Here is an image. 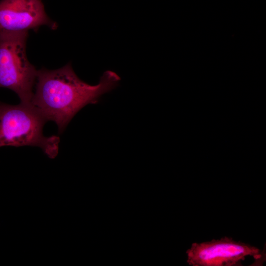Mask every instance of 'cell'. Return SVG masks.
I'll list each match as a JSON object with an SVG mask.
<instances>
[{"mask_svg":"<svg viewBox=\"0 0 266 266\" xmlns=\"http://www.w3.org/2000/svg\"><path fill=\"white\" fill-rule=\"evenodd\" d=\"M46 122L32 104L11 105L0 101V147L35 146L49 158H55L58 154L60 138L44 135Z\"/></svg>","mask_w":266,"mask_h":266,"instance_id":"7a4b0ae2","label":"cell"},{"mask_svg":"<svg viewBox=\"0 0 266 266\" xmlns=\"http://www.w3.org/2000/svg\"><path fill=\"white\" fill-rule=\"evenodd\" d=\"M28 32L0 33V88L17 94L20 102L31 104L37 70L26 54Z\"/></svg>","mask_w":266,"mask_h":266,"instance_id":"3957f363","label":"cell"},{"mask_svg":"<svg viewBox=\"0 0 266 266\" xmlns=\"http://www.w3.org/2000/svg\"><path fill=\"white\" fill-rule=\"evenodd\" d=\"M186 254L187 263L192 266H240L247 256L257 260L262 257L258 248L227 236L193 243Z\"/></svg>","mask_w":266,"mask_h":266,"instance_id":"277c9868","label":"cell"},{"mask_svg":"<svg viewBox=\"0 0 266 266\" xmlns=\"http://www.w3.org/2000/svg\"><path fill=\"white\" fill-rule=\"evenodd\" d=\"M42 26L53 30L58 27L41 0H0V33L37 31Z\"/></svg>","mask_w":266,"mask_h":266,"instance_id":"5b68a950","label":"cell"},{"mask_svg":"<svg viewBox=\"0 0 266 266\" xmlns=\"http://www.w3.org/2000/svg\"><path fill=\"white\" fill-rule=\"evenodd\" d=\"M120 77L106 70L98 84L92 85L81 80L71 64L56 69L37 70L32 104L47 121H53L61 133L75 115L89 104L115 88Z\"/></svg>","mask_w":266,"mask_h":266,"instance_id":"6da1fadb","label":"cell"}]
</instances>
